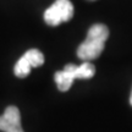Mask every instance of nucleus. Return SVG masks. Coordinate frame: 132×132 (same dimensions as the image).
<instances>
[{"instance_id": "1", "label": "nucleus", "mask_w": 132, "mask_h": 132, "mask_svg": "<svg viewBox=\"0 0 132 132\" xmlns=\"http://www.w3.org/2000/svg\"><path fill=\"white\" fill-rule=\"evenodd\" d=\"M109 37V29L105 24H93L87 33L85 42L81 43L77 49V56L82 61L94 60L104 50L105 42Z\"/></svg>"}, {"instance_id": "2", "label": "nucleus", "mask_w": 132, "mask_h": 132, "mask_svg": "<svg viewBox=\"0 0 132 132\" xmlns=\"http://www.w3.org/2000/svg\"><path fill=\"white\" fill-rule=\"evenodd\" d=\"M95 73L94 65L89 61H83L81 65H73L69 64L65 66L62 71H57L55 73V82H56L57 88L61 92H66L70 89L73 81L77 78L82 80H88L92 78Z\"/></svg>"}, {"instance_id": "3", "label": "nucleus", "mask_w": 132, "mask_h": 132, "mask_svg": "<svg viewBox=\"0 0 132 132\" xmlns=\"http://www.w3.org/2000/svg\"><path fill=\"white\" fill-rule=\"evenodd\" d=\"M73 16V5L70 0H56L44 12V21L49 26H57L70 21Z\"/></svg>"}, {"instance_id": "4", "label": "nucleus", "mask_w": 132, "mask_h": 132, "mask_svg": "<svg viewBox=\"0 0 132 132\" xmlns=\"http://www.w3.org/2000/svg\"><path fill=\"white\" fill-rule=\"evenodd\" d=\"M44 64V55L38 49H29L16 62L14 69L15 75L20 78H24L29 75L32 67H39Z\"/></svg>"}, {"instance_id": "5", "label": "nucleus", "mask_w": 132, "mask_h": 132, "mask_svg": "<svg viewBox=\"0 0 132 132\" xmlns=\"http://www.w3.org/2000/svg\"><path fill=\"white\" fill-rule=\"evenodd\" d=\"M0 131L24 132L21 126V114L16 106H7L0 116Z\"/></svg>"}, {"instance_id": "6", "label": "nucleus", "mask_w": 132, "mask_h": 132, "mask_svg": "<svg viewBox=\"0 0 132 132\" xmlns=\"http://www.w3.org/2000/svg\"><path fill=\"white\" fill-rule=\"evenodd\" d=\"M130 104L132 105V92H131V97H130Z\"/></svg>"}]
</instances>
